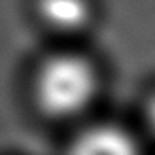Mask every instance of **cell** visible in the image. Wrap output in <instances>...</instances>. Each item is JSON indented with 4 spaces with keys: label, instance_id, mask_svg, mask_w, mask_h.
Wrapping results in <instances>:
<instances>
[{
    "label": "cell",
    "instance_id": "3",
    "mask_svg": "<svg viewBox=\"0 0 155 155\" xmlns=\"http://www.w3.org/2000/svg\"><path fill=\"white\" fill-rule=\"evenodd\" d=\"M42 19L57 30H78L91 17L89 0H38Z\"/></svg>",
    "mask_w": 155,
    "mask_h": 155
},
{
    "label": "cell",
    "instance_id": "1",
    "mask_svg": "<svg viewBox=\"0 0 155 155\" xmlns=\"http://www.w3.org/2000/svg\"><path fill=\"white\" fill-rule=\"evenodd\" d=\"M97 89L95 70L76 55H57L44 63L36 78L40 108L57 117L74 115L87 108Z\"/></svg>",
    "mask_w": 155,
    "mask_h": 155
},
{
    "label": "cell",
    "instance_id": "2",
    "mask_svg": "<svg viewBox=\"0 0 155 155\" xmlns=\"http://www.w3.org/2000/svg\"><path fill=\"white\" fill-rule=\"evenodd\" d=\"M68 155H138L136 144L125 130L110 125L87 129L72 142Z\"/></svg>",
    "mask_w": 155,
    "mask_h": 155
},
{
    "label": "cell",
    "instance_id": "4",
    "mask_svg": "<svg viewBox=\"0 0 155 155\" xmlns=\"http://www.w3.org/2000/svg\"><path fill=\"white\" fill-rule=\"evenodd\" d=\"M148 119H150L151 130L155 133V98L151 100V104H150V108H148Z\"/></svg>",
    "mask_w": 155,
    "mask_h": 155
}]
</instances>
